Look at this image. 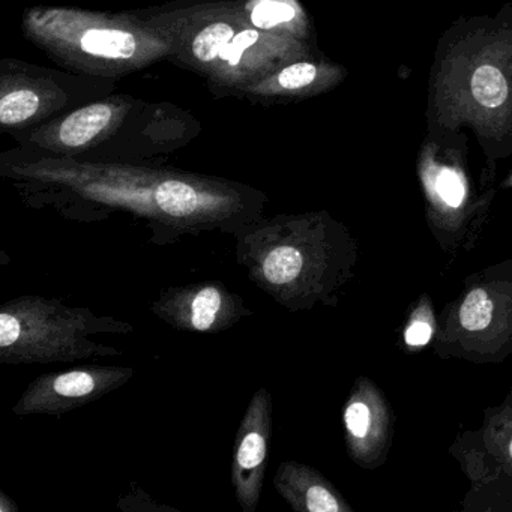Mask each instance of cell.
I'll return each instance as SVG.
<instances>
[{"label": "cell", "mask_w": 512, "mask_h": 512, "mask_svg": "<svg viewBox=\"0 0 512 512\" xmlns=\"http://www.w3.org/2000/svg\"><path fill=\"white\" fill-rule=\"evenodd\" d=\"M133 367L86 365L68 371H52L35 377L13 406L19 418L52 416L61 418L88 406L133 379Z\"/></svg>", "instance_id": "52a82bcc"}, {"label": "cell", "mask_w": 512, "mask_h": 512, "mask_svg": "<svg viewBox=\"0 0 512 512\" xmlns=\"http://www.w3.org/2000/svg\"><path fill=\"white\" fill-rule=\"evenodd\" d=\"M349 454L362 466L379 460L388 445L391 418L382 395L368 380H359L343 413Z\"/></svg>", "instance_id": "8fae6325"}, {"label": "cell", "mask_w": 512, "mask_h": 512, "mask_svg": "<svg viewBox=\"0 0 512 512\" xmlns=\"http://www.w3.org/2000/svg\"><path fill=\"white\" fill-rule=\"evenodd\" d=\"M272 407L271 392L260 386L236 431L230 479L236 502L244 512H256L262 499L272 437Z\"/></svg>", "instance_id": "30bf717a"}, {"label": "cell", "mask_w": 512, "mask_h": 512, "mask_svg": "<svg viewBox=\"0 0 512 512\" xmlns=\"http://www.w3.org/2000/svg\"><path fill=\"white\" fill-rule=\"evenodd\" d=\"M505 187H511L512 188V173L509 175V178L505 181Z\"/></svg>", "instance_id": "44dd1931"}, {"label": "cell", "mask_w": 512, "mask_h": 512, "mask_svg": "<svg viewBox=\"0 0 512 512\" xmlns=\"http://www.w3.org/2000/svg\"><path fill=\"white\" fill-rule=\"evenodd\" d=\"M133 329L125 320L70 307L58 298L17 296L0 307V364H68L119 356L122 350L95 341V335H125Z\"/></svg>", "instance_id": "5b68a950"}, {"label": "cell", "mask_w": 512, "mask_h": 512, "mask_svg": "<svg viewBox=\"0 0 512 512\" xmlns=\"http://www.w3.org/2000/svg\"><path fill=\"white\" fill-rule=\"evenodd\" d=\"M433 335V316L430 310L413 314L409 326L404 332V341L410 347H422L430 341Z\"/></svg>", "instance_id": "ac0fdd59"}, {"label": "cell", "mask_w": 512, "mask_h": 512, "mask_svg": "<svg viewBox=\"0 0 512 512\" xmlns=\"http://www.w3.org/2000/svg\"><path fill=\"white\" fill-rule=\"evenodd\" d=\"M160 34L181 61L227 86H254L311 52L304 41L260 31L244 11L197 7L176 14Z\"/></svg>", "instance_id": "277c9868"}, {"label": "cell", "mask_w": 512, "mask_h": 512, "mask_svg": "<svg viewBox=\"0 0 512 512\" xmlns=\"http://www.w3.org/2000/svg\"><path fill=\"white\" fill-rule=\"evenodd\" d=\"M244 13L260 31L305 41L310 22L298 0H248Z\"/></svg>", "instance_id": "5bb4252c"}, {"label": "cell", "mask_w": 512, "mask_h": 512, "mask_svg": "<svg viewBox=\"0 0 512 512\" xmlns=\"http://www.w3.org/2000/svg\"><path fill=\"white\" fill-rule=\"evenodd\" d=\"M112 104H92L77 110L62 121L56 130V143L67 149H82L98 139L115 119Z\"/></svg>", "instance_id": "9a60e30c"}, {"label": "cell", "mask_w": 512, "mask_h": 512, "mask_svg": "<svg viewBox=\"0 0 512 512\" xmlns=\"http://www.w3.org/2000/svg\"><path fill=\"white\" fill-rule=\"evenodd\" d=\"M32 185L29 202L77 223H100L110 212L143 221L151 242L169 245L209 233L235 238L265 215L259 191L218 179L110 166H37L17 170Z\"/></svg>", "instance_id": "6da1fadb"}, {"label": "cell", "mask_w": 512, "mask_h": 512, "mask_svg": "<svg viewBox=\"0 0 512 512\" xmlns=\"http://www.w3.org/2000/svg\"><path fill=\"white\" fill-rule=\"evenodd\" d=\"M493 316V301L482 287L470 290L458 308V322L467 332L485 331L493 322Z\"/></svg>", "instance_id": "e0dca14e"}, {"label": "cell", "mask_w": 512, "mask_h": 512, "mask_svg": "<svg viewBox=\"0 0 512 512\" xmlns=\"http://www.w3.org/2000/svg\"><path fill=\"white\" fill-rule=\"evenodd\" d=\"M0 511L2 512H17L19 511V508H17L16 503H14V500H11L10 497L7 496V494L2 491L0 493Z\"/></svg>", "instance_id": "d6986e66"}, {"label": "cell", "mask_w": 512, "mask_h": 512, "mask_svg": "<svg viewBox=\"0 0 512 512\" xmlns=\"http://www.w3.org/2000/svg\"><path fill=\"white\" fill-rule=\"evenodd\" d=\"M467 133L431 136L425 133L418 152V176L428 212L439 223L463 220L473 191L467 172Z\"/></svg>", "instance_id": "9c48e42d"}, {"label": "cell", "mask_w": 512, "mask_h": 512, "mask_svg": "<svg viewBox=\"0 0 512 512\" xmlns=\"http://www.w3.org/2000/svg\"><path fill=\"white\" fill-rule=\"evenodd\" d=\"M508 454H509V457H511V460H512V434H511V439H509Z\"/></svg>", "instance_id": "ffe728a7"}, {"label": "cell", "mask_w": 512, "mask_h": 512, "mask_svg": "<svg viewBox=\"0 0 512 512\" xmlns=\"http://www.w3.org/2000/svg\"><path fill=\"white\" fill-rule=\"evenodd\" d=\"M275 491L296 512L352 511L334 485L313 467L283 461L272 478Z\"/></svg>", "instance_id": "7c38bea8"}, {"label": "cell", "mask_w": 512, "mask_h": 512, "mask_svg": "<svg viewBox=\"0 0 512 512\" xmlns=\"http://www.w3.org/2000/svg\"><path fill=\"white\" fill-rule=\"evenodd\" d=\"M25 25L47 52L95 71L136 70L170 50L163 35L101 14L34 10Z\"/></svg>", "instance_id": "8992f818"}, {"label": "cell", "mask_w": 512, "mask_h": 512, "mask_svg": "<svg viewBox=\"0 0 512 512\" xmlns=\"http://www.w3.org/2000/svg\"><path fill=\"white\" fill-rule=\"evenodd\" d=\"M40 104V97L32 89H5L0 100V122L5 127L25 124L37 115Z\"/></svg>", "instance_id": "2e32d148"}, {"label": "cell", "mask_w": 512, "mask_h": 512, "mask_svg": "<svg viewBox=\"0 0 512 512\" xmlns=\"http://www.w3.org/2000/svg\"><path fill=\"white\" fill-rule=\"evenodd\" d=\"M425 118L431 136L473 134L490 166L512 157V5L460 17L443 32Z\"/></svg>", "instance_id": "7a4b0ae2"}, {"label": "cell", "mask_w": 512, "mask_h": 512, "mask_svg": "<svg viewBox=\"0 0 512 512\" xmlns=\"http://www.w3.org/2000/svg\"><path fill=\"white\" fill-rule=\"evenodd\" d=\"M151 311L176 331L194 334H221L254 314L242 295L221 281L167 287Z\"/></svg>", "instance_id": "ba28073f"}, {"label": "cell", "mask_w": 512, "mask_h": 512, "mask_svg": "<svg viewBox=\"0 0 512 512\" xmlns=\"http://www.w3.org/2000/svg\"><path fill=\"white\" fill-rule=\"evenodd\" d=\"M346 70L332 62H316L301 59L284 65L262 82L254 85L251 91L259 95L278 97H307L322 94L343 82Z\"/></svg>", "instance_id": "4fadbf2b"}, {"label": "cell", "mask_w": 512, "mask_h": 512, "mask_svg": "<svg viewBox=\"0 0 512 512\" xmlns=\"http://www.w3.org/2000/svg\"><path fill=\"white\" fill-rule=\"evenodd\" d=\"M248 280L290 313L328 302L341 269V235L323 212L263 215L235 236Z\"/></svg>", "instance_id": "3957f363"}]
</instances>
